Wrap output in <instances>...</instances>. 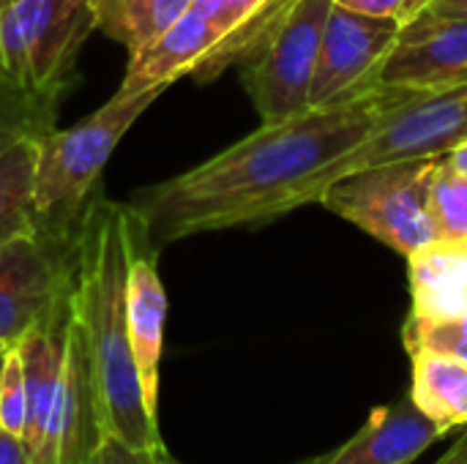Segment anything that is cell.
<instances>
[{"label": "cell", "instance_id": "cell-9", "mask_svg": "<svg viewBox=\"0 0 467 464\" xmlns=\"http://www.w3.org/2000/svg\"><path fill=\"white\" fill-rule=\"evenodd\" d=\"M71 268L74 232L44 227L0 249V342L16 345L68 306Z\"/></svg>", "mask_w": 467, "mask_h": 464}, {"label": "cell", "instance_id": "cell-3", "mask_svg": "<svg viewBox=\"0 0 467 464\" xmlns=\"http://www.w3.org/2000/svg\"><path fill=\"white\" fill-rule=\"evenodd\" d=\"M290 0H192L156 41L129 55L118 90H167L192 77L208 82L244 63Z\"/></svg>", "mask_w": 467, "mask_h": 464}, {"label": "cell", "instance_id": "cell-11", "mask_svg": "<svg viewBox=\"0 0 467 464\" xmlns=\"http://www.w3.org/2000/svg\"><path fill=\"white\" fill-rule=\"evenodd\" d=\"M375 82L421 93L467 85V19L421 11L400 27Z\"/></svg>", "mask_w": 467, "mask_h": 464}, {"label": "cell", "instance_id": "cell-8", "mask_svg": "<svg viewBox=\"0 0 467 464\" xmlns=\"http://www.w3.org/2000/svg\"><path fill=\"white\" fill-rule=\"evenodd\" d=\"M467 137V85L410 93L391 109L380 115L369 137L339 164L331 167L326 189L358 170L413 161V159H441L457 142ZM323 189V191H326Z\"/></svg>", "mask_w": 467, "mask_h": 464}, {"label": "cell", "instance_id": "cell-27", "mask_svg": "<svg viewBox=\"0 0 467 464\" xmlns=\"http://www.w3.org/2000/svg\"><path fill=\"white\" fill-rule=\"evenodd\" d=\"M438 464H467V432L451 446V451L449 454H443Z\"/></svg>", "mask_w": 467, "mask_h": 464}, {"label": "cell", "instance_id": "cell-2", "mask_svg": "<svg viewBox=\"0 0 467 464\" xmlns=\"http://www.w3.org/2000/svg\"><path fill=\"white\" fill-rule=\"evenodd\" d=\"M131 235L134 213L129 205L93 194L74 227L68 314L88 369L101 438H118L134 451L153 454L164 443L159 418L145 407L123 317Z\"/></svg>", "mask_w": 467, "mask_h": 464}, {"label": "cell", "instance_id": "cell-24", "mask_svg": "<svg viewBox=\"0 0 467 464\" xmlns=\"http://www.w3.org/2000/svg\"><path fill=\"white\" fill-rule=\"evenodd\" d=\"M0 464H33V454L25 438L0 429Z\"/></svg>", "mask_w": 467, "mask_h": 464}, {"label": "cell", "instance_id": "cell-5", "mask_svg": "<svg viewBox=\"0 0 467 464\" xmlns=\"http://www.w3.org/2000/svg\"><path fill=\"white\" fill-rule=\"evenodd\" d=\"M164 90H118L104 107L63 131H41L36 139L33 205L38 222L55 232H74L99 178L123 134Z\"/></svg>", "mask_w": 467, "mask_h": 464}, {"label": "cell", "instance_id": "cell-30", "mask_svg": "<svg viewBox=\"0 0 467 464\" xmlns=\"http://www.w3.org/2000/svg\"><path fill=\"white\" fill-rule=\"evenodd\" d=\"M3 3H5V0H0V5H3Z\"/></svg>", "mask_w": 467, "mask_h": 464}, {"label": "cell", "instance_id": "cell-7", "mask_svg": "<svg viewBox=\"0 0 467 464\" xmlns=\"http://www.w3.org/2000/svg\"><path fill=\"white\" fill-rule=\"evenodd\" d=\"M331 0H290L254 52L241 63L260 120H282L309 107Z\"/></svg>", "mask_w": 467, "mask_h": 464}, {"label": "cell", "instance_id": "cell-18", "mask_svg": "<svg viewBox=\"0 0 467 464\" xmlns=\"http://www.w3.org/2000/svg\"><path fill=\"white\" fill-rule=\"evenodd\" d=\"M430 219L438 241L467 243V175L441 156L430 183Z\"/></svg>", "mask_w": 467, "mask_h": 464}, {"label": "cell", "instance_id": "cell-15", "mask_svg": "<svg viewBox=\"0 0 467 464\" xmlns=\"http://www.w3.org/2000/svg\"><path fill=\"white\" fill-rule=\"evenodd\" d=\"M413 405L441 429L467 427V364L460 358L421 350L413 353Z\"/></svg>", "mask_w": 467, "mask_h": 464}, {"label": "cell", "instance_id": "cell-19", "mask_svg": "<svg viewBox=\"0 0 467 464\" xmlns=\"http://www.w3.org/2000/svg\"><path fill=\"white\" fill-rule=\"evenodd\" d=\"M402 345L410 356L421 350H432L467 364V309L451 320H438V323L408 317V323L402 325Z\"/></svg>", "mask_w": 467, "mask_h": 464}, {"label": "cell", "instance_id": "cell-20", "mask_svg": "<svg viewBox=\"0 0 467 464\" xmlns=\"http://www.w3.org/2000/svg\"><path fill=\"white\" fill-rule=\"evenodd\" d=\"M25 421H27L25 366L16 345H11L0 358V429L25 438Z\"/></svg>", "mask_w": 467, "mask_h": 464}, {"label": "cell", "instance_id": "cell-14", "mask_svg": "<svg viewBox=\"0 0 467 464\" xmlns=\"http://www.w3.org/2000/svg\"><path fill=\"white\" fill-rule=\"evenodd\" d=\"M410 265V317L438 323L467 309V243L432 241L408 257Z\"/></svg>", "mask_w": 467, "mask_h": 464}, {"label": "cell", "instance_id": "cell-22", "mask_svg": "<svg viewBox=\"0 0 467 464\" xmlns=\"http://www.w3.org/2000/svg\"><path fill=\"white\" fill-rule=\"evenodd\" d=\"M153 454L134 451L131 446L120 443L118 438H101L85 464H156Z\"/></svg>", "mask_w": 467, "mask_h": 464}, {"label": "cell", "instance_id": "cell-29", "mask_svg": "<svg viewBox=\"0 0 467 464\" xmlns=\"http://www.w3.org/2000/svg\"><path fill=\"white\" fill-rule=\"evenodd\" d=\"M8 347H11V345H5V342H0V358H3V353H5Z\"/></svg>", "mask_w": 467, "mask_h": 464}, {"label": "cell", "instance_id": "cell-4", "mask_svg": "<svg viewBox=\"0 0 467 464\" xmlns=\"http://www.w3.org/2000/svg\"><path fill=\"white\" fill-rule=\"evenodd\" d=\"M96 30L90 0H5L0 5V90L49 123L77 57Z\"/></svg>", "mask_w": 467, "mask_h": 464}, {"label": "cell", "instance_id": "cell-26", "mask_svg": "<svg viewBox=\"0 0 467 464\" xmlns=\"http://www.w3.org/2000/svg\"><path fill=\"white\" fill-rule=\"evenodd\" d=\"M446 161H449V167L451 170H457L460 175H467V137L462 142H457L446 156H443Z\"/></svg>", "mask_w": 467, "mask_h": 464}, {"label": "cell", "instance_id": "cell-16", "mask_svg": "<svg viewBox=\"0 0 467 464\" xmlns=\"http://www.w3.org/2000/svg\"><path fill=\"white\" fill-rule=\"evenodd\" d=\"M38 134L41 131H25L0 153V249L44 230L33 205Z\"/></svg>", "mask_w": 467, "mask_h": 464}, {"label": "cell", "instance_id": "cell-17", "mask_svg": "<svg viewBox=\"0 0 467 464\" xmlns=\"http://www.w3.org/2000/svg\"><path fill=\"white\" fill-rule=\"evenodd\" d=\"M96 30L131 52L156 41L175 25L192 0H90Z\"/></svg>", "mask_w": 467, "mask_h": 464}, {"label": "cell", "instance_id": "cell-28", "mask_svg": "<svg viewBox=\"0 0 467 464\" xmlns=\"http://www.w3.org/2000/svg\"><path fill=\"white\" fill-rule=\"evenodd\" d=\"M153 459H156V464H181V462H175L164 449H161V451H156V454H153ZM301 464H326V457H320V459H309V462H301Z\"/></svg>", "mask_w": 467, "mask_h": 464}, {"label": "cell", "instance_id": "cell-1", "mask_svg": "<svg viewBox=\"0 0 467 464\" xmlns=\"http://www.w3.org/2000/svg\"><path fill=\"white\" fill-rule=\"evenodd\" d=\"M410 93L421 90L369 82L337 101L260 123L208 161L137 189L126 205L156 249L200 232L268 224L317 202L331 167Z\"/></svg>", "mask_w": 467, "mask_h": 464}, {"label": "cell", "instance_id": "cell-12", "mask_svg": "<svg viewBox=\"0 0 467 464\" xmlns=\"http://www.w3.org/2000/svg\"><path fill=\"white\" fill-rule=\"evenodd\" d=\"M123 317L145 407L153 418H159V366L164 350L167 293L156 265V246L150 243L137 216L123 282Z\"/></svg>", "mask_w": 467, "mask_h": 464}, {"label": "cell", "instance_id": "cell-13", "mask_svg": "<svg viewBox=\"0 0 467 464\" xmlns=\"http://www.w3.org/2000/svg\"><path fill=\"white\" fill-rule=\"evenodd\" d=\"M446 429L430 421L410 397L375 407L369 421L326 464H413L430 446H435Z\"/></svg>", "mask_w": 467, "mask_h": 464}, {"label": "cell", "instance_id": "cell-21", "mask_svg": "<svg viewBox=\"0 0 467 464\" xmlns=\"http://www.w3.org/2000/svg\"><path fill=\"white\" fill-rule=\"evenodd\" d=\"M342 8L367 14V16H378V19H391L397 25H408L410 19H416L430 0H331Z\"/></svg>", "mask_w": 467, "mask_h": 464}, {"label": "cell", "instance_id": "cell-23", "mask_svg": "<svg viewBox=\"0 0 467 464\" xmlns=\"http://www.w3.org/2000/svg\"><path fill=\"white\" fill-rule=\"evenodd\" d=\"M44 123L38 115L27 112V109H19L16 115H3L0 118V153L14 142L19 139L25 131H44Z\"/></svg>", "mask_w": 467, "mask_h": 464}, {"label": "cell", "instance_id": "cell-10", "mask_svg": "<svg viewBox=\"0 0 467 464\" xmlns=\"http://www.w3.org/2000/svg\"><path fill=\"white\" fill-rule=\"evenodd\" d=\"M400 27L391 19L367 16L334 3L323 30L309 107L337 101L375 82L378 68L400 38Z\"/></svg>", "mask_w": 467, "mask_h": 464}, {"label": "cell", "instance_id": "cell-6", "mask_svg": "<svg viewBox=\"0 0 467 464\" xmlns=\"http://www.w3.org/2000/svg\"><path fill=\"white\" fill-rule=\"evenodd\" d=\"M435 167L438 159L375 164L334 180L317 202L408 260L435 241L430 219Z\"/></svg>", "mask_w": 467, "mask_h": 464}, {"label": "cell", "instance_id": "cell-25", "mask_svg": "<svg viewBox=\"0 0 467 464\" xmlns=\"http://www.w3.org/2000/svg\"><path fill=\"white\" fill-rule=\"evenodd\" d=\"M424 11L438 14V16H460V19H467V0H430Z\"/></svg>", "mask_w": 467, "mask_h": 464}]
</instances>
